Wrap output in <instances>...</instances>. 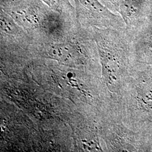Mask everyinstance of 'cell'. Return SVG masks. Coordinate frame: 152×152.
<instances>
[{"instance_id":"3","label":"cell","mask_w":152,"mask_h":152,"mask_svg":"<svg viewBox=\"0 0 152 152\" xmlns=\"http://www.w3.org/2000/svg\"><path fill=\"white\" fill-rule=\"evenodd\" d=\"M11 15L17 22L27 27H40L42 15L30 7H17L11 11Z\"/></svg>"},{"instance_id":"4","label":"cell","mask_w":152,"mask_h":152,"mask_svg":"<svg viewBox=\"0 0 152 152\" xmlns=\"http://www.w3.org/2000/svg\"><path fill=\"white\" fill-rule=\"evenodd\" d=\"M61 14L56 11H48L42 14L41 27L45 32L52 36L60 34L63 30V22Z\"/></svg>"},{"instance_id":"7","label":"cell","mask_w":152,"mask_h":152,"mask_svg":"<svg viewBox=\"0 0 152 152\" xmlns=\"http://www.w3.org/2000/svg\"><path fill=\"white\" fill-rule=\"evenodd\" d=\"M45 4L50 7L53 10L56 11L61 14V0H42Z\"/></svg>"},{"instance_id":"2","label":"cell","mask_w":152,"mask_h":152,"mask_svg":"<svg viewBox=\"0 0 152 152\" xmlns=\"http://www.w3.org/2000/svg\"><path fill=\"white\" fill-rule=\"evenodd\" d=\"M45 53L52 59L64 63H75L78 56V49L73 44H52L46 48Z\"/></svg>"},{"instance_id":"6","label":"cell","mask_w":152,"mask_h":152,"mask_svg":"<svg viewBox=\"0 0 152 152\" xmlns=\"http://www.w3.org/2000/svg\"><path fill=\"white\" fill-rule=\"evenodd\" d=\"M1 27L4 32L7 33H14L16 32V24L14 23L11 18L3 11L1 12Z\"/></svg>"},{"instance_id":"1","label":"cell","mask_w":152,"mask_h":152,"mask_svg":"<svg viewBox=\"0 0 152 152\" xmlns=\"http://www.w3.org/2000/svg\"><path fill=\"white\" fill-rule=\"evenodd\" d=\"M117 10L129 25L144 13L149 4L148 0H112Z\"/></svg>"},{"instance_id":"5","label":"cell","mask_w":152,"mask_h":152,"mask_svg":"<svg viewBox=\"0 0 152 152\" xmlns=\"http://www.w3.org/2000/svg\"><path fill=\"white\" fill-rule=\"evenodd\" d=\"M78 1L83 8L100 19L110 20L117 17L98 0H78Z\"/></svg>"}]
</instances>
